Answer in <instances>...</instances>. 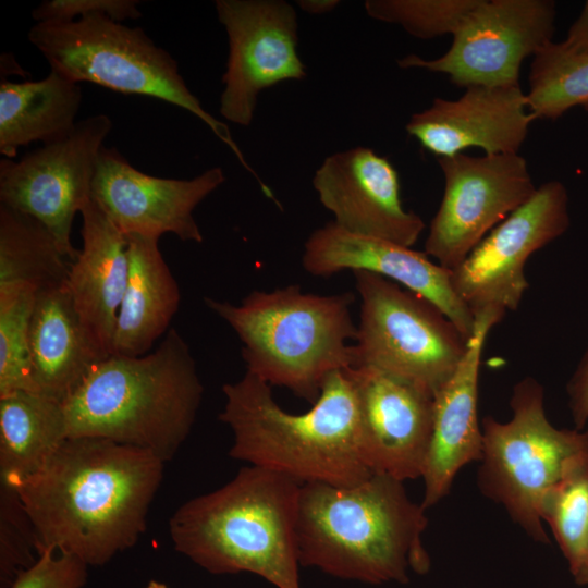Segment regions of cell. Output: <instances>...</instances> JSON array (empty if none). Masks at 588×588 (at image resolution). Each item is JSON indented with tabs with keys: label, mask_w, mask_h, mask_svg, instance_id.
I'll return each mask as SVG.
<instances>
[{
	"label": "cell",
	"mask_w": 588,
	"mask_h": 588,
	"mask_svg": "<svg viewBox=\"0 0 588 588\" xmlns=\"http://www.w3.org/2000/svg\"><path fill=\"white\" fill-rule=\"evenodd\" d=\"M0 490V576L1 585L8 588L21 571L36 561L33 550L38 551L16 492L2 485Z\"/></svg>",
	"instance_id": "obj_31"
},
{
	"label": "cell",
	"mask_w": 588,
	"mask_h": 588,
	"mask_svg": "<svg viewBox=\"0 0 588 588\" xmlns=\"http://www.w3.org/2000/svg\"><path fill=\"white\" fill-rule=\"evenodd\" d=\"M555 14L552 0H477L444 54H408L397 64L446 74L465 88L519 85L523 61L553 41Z\"/></svg>",
	"instance_id": "obj_11"
},
{
	"label": "cell",
	"mask_w": 588,
	"mask_h": 588,
	"mask_svg": "<svg viewBox=\"0 0 588 588\" xmlns=\"http://www.w3.org/2000/svg\"><path fill=\"white\" fill-rule=\"evenodd\" d=\"M111 128L107 114L90 115L60 140L17 161L0 160V204L41 222L72 262L79 255L71 242L72 224L91 199L98 158Z\"/></svg>",
	"instance_id": "obj_10"
},
{
	"label": "cell",
	"mask_w": 588,
	"mask_h": 588,
	"mask_svg": "<svg viewBox=\"0 0 588 588\" xmlns=\"http://www.w3.org/2000/svg\"><path fill=\"white\" fill-rule=\"evenodd\" d=\"M297 5L308 14L320 15L333 11L341 1L339 0H297Z\"/></svg>",
	"instance_id": "obj_36"
},
{
	"label": "cell",
	"mask_w": 588,
	"mask_h": 588,
	"mask_svg": "<svg viewBox=\"0 0 588 588\" xmlns=\"http://www.w3.org/2000/svg\"><path fill=\"white\" fill-rule=\"evenodd\" d=\"M81 215L83 246L71 265L68 287L82 322L109 356L128 280L127 237L93 198Z\"/></svg>",
	"instance_id": "obj_21"
},
{
	"label": "cell",
	"mask_w": 588,
	"mask_h": 588,
	"mask_svg": "<svg viewBox=\"0 0 588 588\" xmlns=\"http://www.w3.org/2000/svg\"><path fill=\"white\" fill-rule=\"evenodd\" d=\"M71 265L41 222L0 204V292L62 286Z\"/></svg>",
	"instance_id": "obj_26"
},
{
	"label": "cell",
	"mask_w": 588,
	"mask_h": 588,
	"mask_svg": "<svg viewBox=\"0 0 588 588\" xmlns=\"http://www.w3.org/2000/svg\"><path fill=\"white\" fill-rule=\"evenodd\" d=\"M163 466L134 446L68 438L35 474L11 489L30 522L38 553L54 550L100 566L145 532Z\"/></svg>",
	"instance_id": "obj_1"
},
{
	"label": "cell",
	"mask_w": 588,
	"mask_h": 588,
	"mask_svg": "<svg viewBox=\"0 0 588 588\" xmlns=\"http://www.w3.org/2000/svg\"><path fill=\"white\" fill-rule=\"evenodd\" d=\"M302 264L315 277L346 269L379 274L431 302L465 339L474 332L475 316L454 291L452 271L434 264L425 252L356 234L330 221L309 235Z\"/></svg>",
	"instance_id": "obj_18"
},
{
	"label": "cell",
	"mask_w": 588,
	"mask_h": 588,
	"mask_svg": "<svg viewBox=\"0 0 588 588\" xmlns=\"http://www.w3.org/2000/svg\"><path fill=\"white\" fill-rule=\"evenodd\" d=\"M313 185L334 222L350 232L412 247L425 229L422 219L403 207L395 168L371 148L328 156Z\"/></svg>",
	"instance_id": "obj_17"
},
{
	"label": "cell",
	"mask_w": 588,
	"mask_h": 588,
	"mask_svg": "<svg viewBox=\"0 0 588 588\" xmlns=\"http://www.w3.org/2000/svg\"><path fill=\"white\" fill-rule=\"evenodd\" d=\"M189 346L170 328L143 356L111 354L62 403L69 438H101L170 461L188 437L203 396Z\"/></svg>",
	"instance_id": "obj_3"
},
{
	"label": "cell",
	"mask_w": 588,
	"mask_h": 588,
	"mask_svg": "<svg viewBox=\"0 0 588 588\" xmlns=\"http://www.w3.org/2000/svg\"><path fill=\"white\" fill-rule=\"evenodd\" d=\"M136 0H46L34 9L36 23L68 22L91 14H105L118 22L142 16Z\"/></svg>",
	"instance_id": "obj_33"
},
{
	"label": "cell",
	"mask_w": 588,
	"mask_h": 588,
	"mask_svg": "<svg viewBox=\"0 0 588 588\" xmlns=\"http://www.w3.org/2000/svg\"><path fill=\"white\" fill-rule=\"evenodd\" d=\"M360 314L353 367H369L431 395L453 376L467 339L431 302L379 274L355 270Z\"/></svg>",
	"instance_id": "obj_9"
},
{
	"label": "cell",
	"mask_w": 588,
	"mask_h": 588,
	"mask_svg": "<svg viewBox=\"0 0 588 588\" xmlns=\"http://www.w3.org/2000/svg\"><path fill=\"white\" fill-rule=\"evenodd\" d=\"M512 417L481 421L482 458L477 471L481 493L501 504L530 539L549 543L540 517V502L562 475L565 463L588 451V428L559 429L544 412L541 383L526 377L510 399Z\"/></svg>",
	"instance_id": "obj_8"
},
{
	"label": "cell",
	"mask_w": 588,
	"mask_h": 588,
	"mask_svg": "<svg viewBox=\"0 0 588 588\" xmlns=\"http://www.w3.org/2000/svg\"><path fill=\"white\" fill-rule=\"evenodd\" d=\"M225 181L220 167L193 179H166L140 172L115 149L102 147L91 198L125 234L203 242L194 209Z\"/></svg>",
	"instance_id": "obj_15"
},
{
	"label": "cell",
	"mask_w": 588,
	"mask_h": 588,
	"mask_svg": "<svg viewBox=\"0 0 588 588\" xmlns=\"http://www.w3.org/2000/svg\"><path fill=\"white\" fill-rule=\"evenodd\" d=\"M403 481L372 474L355 486L303 483L297 543L303 566L368 584L408 581L407 571L426 574L422 543L428 518Z\"/></svg>",
	"instance_id": "obj_2"
},
{
	"label": "cell",
	"mask_w": 588,
	"mask_h": 588,
	"mask_svg": "<svg viewBox=\"0 0 588 588\" xmlns=\"http://www.w3.org/2000/svg\"><path fill=\"white\" fill-rule=\"evenodd\" d=\"M438 163L444 192L424 252L452 271L537 187L519 154L473 157L461 152L438 158Z\"/></svg>",
	"instance_id": "obj_12"
},
{
	"label": "cell",
	"mask_w": 588,
	"mask_h": 588,
	"mask_svg": "<svg viewBox=\"0 0 588 588\" xmlns=\"http://www.w3.org/2000/svg\"><path fill=\"white\" fill-rule=\"evenodd\" d=\"M145 588H168V586L163 583L152 579L146 585Z\"/></svg>",
	"instance_id": "obj_37"
},
{
	"label": "cell",
	"mask_w": 588,
	"mask_h": 588,
	"mask_svg": "<svg viewBox=\"0 0 588 588\" xmlns=\"http://www.w3.org/2000/svg\"><path fill=\"white\" fill-rule=\"evenodd\" d=\"M82 88L50 70L39 81L0 84V154L14 159L22 146L42 145L70 135L76 125Z\"/></svg>",
	"instance_id": "obj_24"
},
{
	"label": "cell",
	"mask_w": 588,
	"mask_h": 588,
	"mask_svg": "<svg viewBox=\"0 0 588 588\" xmlns=\"http://www.w3.org/2000/svg\"><path fill=\"white\" fill-rule=\"evenodd\" d=\"M477 0H367L366 13L419 39L453 35Z\"/></svg>",
	"instance_id": "obj_30"
},
{
	"label": "cell",
	"mask_w": 588,
	"mask_h": 588,
	"mask_svg": "<svg viewBox=\"0 0 588 588\" xmlns=\"http://www.w3.org/2000/svg\"><path fill=\"white\" fill-rule=\"evenodd\" d=\"M36 291L0 292V396L34 392L29 356V321Z\"/></svg>",
	"instance_id": "obj_29"
},
{
	"label": "cell",
	"mask_w": 588,
	"mask_h": 588,
	"mask_svg": "<svg viewBox=\"0 0 588 588\" xmlns=\"http://www.w3.org/2000/svg\"><path fill=\"white\" fill-rule=\"evenodd\" d=\"M354 299L352 292L317 295L292 284L254 291L240 305L204 302L236 332L248 372L315 404L329 375L355 364Z\"/></svg>",
	"instance_id": "obj_6"
},
{
	"label": "cell",
	"mask_w": 588,
	"mask_h": 588,
	"mask_svg": "<svg viewBox=\"0 0 588 588\" xmlns=\"http://www.w3.org/2000/svg\"><path fill=\"white\" fill-rule=\"evenodd\" d=\"M302 485L269 468L243 467L224 486L173 513L169 532L174 549L212 574L248 572L277 588H301Z\"/></svg>",
	"instance_id": "obj_5"
},
{
	"label": "cell",
	"mask_w": 588,
	"mask_h": 588,
	"mask_svg": "<svg viewBox=\"0 0 588 588\" xmlns=\"http://www.w3.org/2000/svg\"><path fill=\"white\" fill-rule=\"evenodd\" d=\"M68 438L62 403L32 391L0 396L1 485L35 474Z\"/></svg>",
	"instance_id": "obj_25"
},
{
	"label": "cell",
	"mask_w": 588,
	"mask_h": 588,
	"mask_svg": "<svg viewBox=\"0 0 588 588\" xmlns=\"http://www.w3.org/2000/svg\"><path fill=\"white\" fill-rule=\"evenodd\" d=\"M222 391L225 405L219 419L233 432V458L301 483L347 487L372 475L362 454L357 401L346 369L329 375L320 396L303 414L282 409L271 385L248 371Z\"/></svg>",
	"instance_id": "obj_4"
},
{
	"label": "cell",
	"mask_w": 588,
	"mask_h": 588,
	"mask_svg": "<svg viewBox=\"0 0 588 588\" xmlns=\"http://www.w3.org/2000/svg\"><path fill=\"white\" fill-rule=\"evenodd\" d=\"M568 226L566 187L555 180L543 183L452 270L454 291L474 316L483 311L504 316L515 311L529 286L526 261Z\"/></svg>",
	"instance_id": "obj_13"
},
{
	"label": "cell",
	"mask_w": 588,
	"mask_h": 588,
	"mask_svg": "<svg viewBox=\"0 0 588 588\" xmlns=\"http://www.w3.org/2000/svg\"><path fill=\"white\" fill-rule=\"evenodd\" d=\"M28 40L50 70L74 83L152 97L191 112L233 151L259 185L264 183L245 160L228 125L207 112L189 90L175 59L140 27L91 14L68 22L36 23Z\"/></svg>",
	"instance_id": "obj_7"
},
{
	"label": "cell",
	"mask_w": 588,
	"mask_h": 588,
	"mask_svg": "<svg viewBox=\"0 0 588 588\" xmlns=\"http://www.w3.org/2000/svg\"><path fill=\"white\" fill-rule=\"evenodd\" d=\"M34 392L63 403L93 367L108 356L73 304L68 283L36 293L29 321Z\"/></svg>",
	"instance_id": "obj_22"
},
{
	"label": "cell",
	"mask_w": 588,
	"mask_h": 588,
	"mask_svg": "<svg viewBox=\"0 0 588 588\" xmlns=\"http://www.w3.org/2000/svg\"><path fill=\"white\" fill-rule=\"evenodd\" d=\"M534 120L519 85L471 86L454 100L434 98L405 130L438 158L470 147L486 155L518 154Z\"/></svg>",
	"instance_id": "obj_19"
},
{
	"label": "cell",
	"mask_w": 588,
	"mask_h": 588,
	"mask_svg": "<svg viewBox=\"0 0 588 588\" xmlns=\"http://www.w3.org/2000/svg\"><path fill=\"white\" fill-rule=\"evenodd\" d=\"M504 315L483 311L453 376L433 395L432 432L421 479L425 510L445 498L465 465L482 458V430L478 421V381L481 355L490 330Z\"/></svg>",
	"instance_id": "obj_20"
},
{
	"label": "cell",
	"mask_w": 588,
	"mask_h": 588,
	"mask_svg": "<svg viewBox=\"0 0 588 588\" xmlns=\"http://www.w3.org/2000/svg\"><path fill=\"white\" fill-rule=\"evenodd\" d=\"M568 408L575 429H585L588 422V347L566 384Z\"/></svg>",
	"instance_id": "obj_34"
},
{
	"label": "cell",
	"mask_w": 588,
	"mask_h": 588,
	"mask_svg": "<svg viewBox=\"0 0 588 588\" xmlns=\"http://www.w3.org/2000/svg\"><path fill=\"white\" fill-rule=\"evenodd\" d=\"M535 119L555 120L573 107L588 110V54L551 41L532 57L526 93Z\"/></svg>",
	"instance_id": "obj_28"
},
{
	"label": "cell",
	"mask_w": 588,
	"mask_h": 588,
	"mask_svg": "<svg viewBox=\"0 0 588 588\" xmlns=\"http://www.w3.org/2000/svg\"><path fill=\"white\" fill-rule=\"evenodd\" d=\"M560 44L569 52L588 54V1L585 2L579 16L569 27L565 39Z\"/></svg>",
	"instance_id": "obj_35"
},
{
	"label": "cell",
	"mask_w": 588,
	"mask_h": 588,
	"mask_svg": "<svg viewBox=\"0 0 588 588\" xmlns=\"http://www.w3.org/2000/svg\"><path fill=\"white\" fill-rule=\"evenodd\" d=\"M540 517L558 542L577 585L588 586V451L572 456L543 494Z\"/></svg>",
	"instance_id": "obj_27"
},
{
	"label": "cell",
	"mask_w": 588,
	"mask_h": 588,
	"mask_svg": "<svg viewBox=\"0 0 588 588\" xmlns=\"http://www.w3.org/2000/svg\"><path fill=\"white\" fill-rule=\"evenodd\" d=\"M87 567L73 554L42 550L8 588H82L87 579Z\"/></svg>",
	"instance_id": "obj_32"
},
{
	"label": "cell",
	"mask_w": 588,
	"mask_h": 588,
	"mask_svg": "<svg viewBox=\"0 0 588 588\" xmlns=\"http://www.w3.org/2000/svg\"><path fill=\"white\" fill-rule=\"evenodd\" d=\"M362 454L372 474L421 478L433 422V395L369 367H350Z\"/></svg>",
	"instance_id": "obj_16"
},
{
	"label": "cell",
	"mask_w": 588,
	"mask_h": 588,
	"mask_svg": "<svg viewBox=\"0 0 588 588\" xmlns=\"http://www.w3.org/2000/svg\"><path fill=\"white\" fill-rule=\"evenodd\" d=\"M126 237L130 272L111 354L143 356L169 331L181 292L159 249V238L138 234Z\"/></svg>",
	"instance_id": "obj_23"
},
{
	"label": "cell",
	"mask_w": 588,
	"mask_h": 588,
	"mask_svg": "<svg viewBox=\"0 0 588 588\" xmlns=\"http://www.w3.org/2000/svg\"><path fill=\"white\" fill-rule=\"evenodd\" d=\"M215 7L229 40L219 112L248 126L264 89L306 76L297 53V15L283 0H216Z\"/></svg>",
	"instance_id": "obj_14"
}]
</instances>
